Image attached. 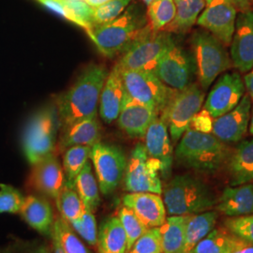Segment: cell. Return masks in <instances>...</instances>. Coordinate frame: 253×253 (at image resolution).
I'll use <instances>...</instances> for the list:
<instances>
[{
    "mask_svg": "<svg viewBox=\"0 0 253 253\" xmlns=\"http://www.w3.org/2000/svg\"><path fill=\"white\" fill-rule=\"evenodd\" d=\"M230 150L212 133L188 128L175 149L177 163L203 173H215L228 163Z\"/></svg>",
    "mask_w": 253,
    "mask_h": 253,
    "instance_id": "cell-3",
    "label": "cell"
},
{
    "mask_svg": "<svg viewBox=\"0 0 253 253\" xmlns=\"http://www.w3.org/2000/svg\"><path fill=\"white\" fill-rule=\"evenodd\" d=\"M158 117L160 114L155 109L133 100L127 95L118 116V126L129 137L143 138L148 126Z\"/></svg>",
    "mask_w": 253,
    "mask_h": 253,
    "instance_id": "cell-20",
    "label": "cell"
},
{
    "mask_svg": "<svg viewBox=\"0 0 253 253\" xmlns=\"http://www.w3.org/2000/svg\"><path fill=\"white\" fill-rule=\"evenodd\" d=\"M118 218L126 235L127 252L136 240L148 229L136 216L130 208L122 207L118 212Z\"/></svg>",
    "mask_w": 253,
    "mask_h": 253,
    "instance_id": "cell-37",
    "label": "cell"
},
{
    "mask_svg": "<svg viewBox=\"0 0 253 253\" xmlns=\"http://www.w3.org/2000/svg\"><path fill=\"white\" fill-rule=\"evenodd\" d=\"M65 8L73 16L76 26L84 28L86 32L92 28L93 8L84 0H60Z\"/></svg>",
    "mask_w": 253,
    "mask_h": 253,
    "instance_id": "cell-39",
    "label": "cell"
},
{
    "mask_svg": "<svg viewBox=\"0 0 253 253\" xmlns=\"http://www.w3.org/2000/svg\"><path fill=\"white\" fill-rule=\"evenodd\" d=\"M119 72L127 95L155 109L160 116L177 91L163 84L152 72L120 69Z\"/></svg>",
    "mask_w": 253,
    "mask_h": 253,
    "instance_id": "cell-9",
    "label": "cell"
},
{
    "mask_svg": "<svg viewBox=\"0 0 253 253\" xmlns=\"http://www.w3.org/2000/svg\"><path fill=\"white\" fill-rule=\"evenodd\" d=\"M228 171L232 187L253 181V140L237 146L228 160Z\"/></svg>",
    "mask_w": 253,
    "mask_h": 253,
    "instance_id": "cell-25",
    "label": "cell"
},
{
    "mask_svg": "<svg viewBox=\"0 0 253 253\" xmlns=\"http://www.w3.org/2000/svg\"><path fill=\"white\" fill-rule=\"evenodd\" d=\"M98 253H127L126 235L118 217L106 218L98 233Z\"/></svg>",
    "mask_w": 253,
    "mask_h": 253,
    "instance_id": "cell-26",
    "label": "cell"
},
{
    "mask_svg": "<svg viewBox=\"0 0 253 253\" xmlns=\"http://www.w3.org/2000/svg\"><path fill=\"white\" fill-rule=\"evenodd\" d=\"M204 101L205 91L197 84L176 91L160 116L168 127L172 143H177L190 127L191 119L201 110Z\"/></svg>",
    "mask_w": 253,
    "mask_h": 253,
    "instance_id": "cell-6",
    "label": "cell"
},
{
    "mask_svg": "<svg viewBox=\"0 0 253 253\" xmlns=\"http://www.w3.org/2000/svg\"><path fill=\"white\" fill-rule=\"evenodd\" d=\"M224 225L233 235L253 244V214L244 217H229Z\"/></svg>",
    "mask_w": 253,
    "mask_h": 253,
    "instance_id": "cell-42",
    "label": "cell"
},
{
    "mask_svg": "<svg viewBox=\"0 0 253 253\" xmlns=\"http://www.w3.org/2000/svg\"><path fill=\"white\" fill-rule=\"evenodd\" d=\"M100 128L97 115L76 120L63 126L60 146L67 149L74 145H86L92 147L100 142Z\"/></svg>",
    "mask_w": 253,
    "mask_h": 253,
    "instance_id": "cell-23",
    "label": "cell"
},
{
    "mask_svg": "<svg viewBox=\"0 0 253 253\" xmlns=\"http://www.w3.org/2000/svg\"><path fill=\"white\" fill-rule=\"evenodd\" d=\"M244 94V82L240 74L236 72L224 73L211 88L204 108L214 119L219 118L235 108Z\"/></svg>",
    "mask_w": 253,
    "mask_h": 253,
    "instance_id": "cell-13",
    "label": "cell"
},
{
    "mask_svg": "<svg viewBox=\"0 0 253 253\" xmlns=\"http://www.w3.org/2000/svg\"><path fill=\"white\" fill-rule=\"evenodd\" d=\"M231 253H253V244L242 240Z\"/></svg>",
    "mask_w": 253,
    "mask_h": 253,
    "instance_id": "cell-46",
    "label": "cell"
},
{
    "mask_svg": "<svg viewBox=\"0 0 253 253\" xmlns=\"http://www.w3.org/2000/svg\"><path fill=\"white\" fill-rule=\"evenodd\" d=\"M231 60L240 73L253 68V10L241 11L236 16L231 42Z\"/></svg>",
    "mask_w": 253,
    "mask_h": 253,
    "instance_id": "cell-14",
    "label": "cell"
},
{
    "mask_svg": "<svg viewBox=\"0 0 253 253\" xmlns=\"http://www.w3.org/2000/svg\"><path fill=\"white\" fill-rule=\"evenodd\" d=\"M90 159L101 193L111 194L124 178L127 163L125 154L118 146L99 142L91 147Z\"/></svg>",
    "mask_w": 253,
    "mask_h": 253,
    "instance_id": "cell-11",
    "label": "cell"
},
{
    "mask_svg": "<svg viewBox=\"0 0 253 253\" xmlns=\"http://www.w3.org/2000/svg\"><path fill=\"white\" fill-rule=\"evenodd\" d=\"M216 211H206L189 215L186 223L185 244L181 253H189L214 229L217 223Z\"/></svg>",
    "mask_w": 253,
    "mask_h": 253,
    "instance_id": "cell-27",
    "label": "cell"
},
{
    "mask_svg": "<svg viewBox=\"0 0 253 253\" xmlns=\"http://www.w3.org/2000/svg\"><path fill=\"white\" fill-rule=\"evenodd\" d=\"M123 204L130 208L147 228L162 226L166 219V208L160 194L129 192L123 197Z\"/></svg>",
    "mask_w": 253,
    "mask_h": 253,
    "instance_id": "cell-18",
    "label": "cell"
},
{
    "mask_svg": "<svg viewBox=\"0 0 253 253\" xmlns=\"http://www.w3.org/2000/svg\"><path fill=\"white\" fill-rule=\"evenodd\" d=\"M142 1L145 3L146 6H148V5H149V4H150V3H151L153 0H142Z\"/></svg>",
    "mask_w": 253,
    "mask_h": 253,
    "instance_id": "cell-52",
    "label": "cell"
},
{
    "mask_svg": "<svg viewBox=\"0 0 253 253\" xmlns=\"http://www.w3.org/2000/svg\"><path fill=\"white\" fill-rule=\"evenodd\" d=\"M176 13L172 22L163 31L169 33H185L196 23L201 11L205 8V0H173Z\"/></svg>",
    "mask_w": 253,
    "mask_h": 253,
    "instance_id": "cell-28",
    "label": "cell"
},
{
    "mask_svg": "<svg viewBox=\"0 0 253 253\" xmlns=\"http://www.w3.org/2000/svg\"><path fill=\"white\" fill-rule=\"evenodd\" d=\"M127 253H163L160 228H148L136 240Z\"/></svg>",
    "mask_w": 253,
    "mask_h": 253,
    "instance_id": "cell-40",
    "label": "cell"
},
{
    "mask_svg": "<svg viewBox=\"0 0 253 253\" xmlns=\"http://www.w3.org/2000/svg\"><path fill=\"white\" fill-rule=\"evenodd\" d=\"M74 190L80 196L85 208L94 212L100 205V188L92 172L89 162L85 163L74 181Z\"/></svg>",
    "mask_w": 253,
    "mask_h": 253,
    "instance_id": "cell-30",
    "label": "cell"
},
{
    "mask_svg": "<svg viewBox=\"0 0 253 253\" xmlns=\"http://www.w3.org/2000/svg\"><path fill=\"white\" fill-rule=\"evenodd\" d=\"M216 208L229 217H244L253 214V185L247 183L223 190Z\"/></svg>",
    "mask_w": 253,
    "mask_h": 253,
    "instance_id": "cell-22",
    "label": "cell"
},
{
    "mask_svg": "<svg viewBox=\"0 0 253 253\" xmlns=\"http://www.w3.org/2000/svg\"><path fill=\"white\" fill-rule=\"evenodd\" d=\"M249 126H250V132L252 135H253V107L252 109V113H251V119H250Z\"/></svg>",
    "mask_w": 253,
    "mask_h": 253,
    "instance_id": "cell-49",
    "label": "cell"
},
{
    "mask_svg": "<svg viewBox=\"0 0 253 253\" xmlns=\"http://www.w3.org/2000/svg\"><path fill=\"white\" fill-rule=\"evenodd\" d=\"M25 199L23 194L14 187L0 184V213H20Z\"/></svg>",
    "mask_w": 253,
    "mask_h": 253,
    "instance_id": "cell-41",
    "label": "cell"
},
{
    "mask_svg": "<svg viewBox=\"0 0 253 253\" xmlns=\"http://www.w3.org/2000/svg\"><path fill=\"white\" fill-rule=\"evenodd\" d=\"M176 13L173 0H153L147 6V20L154 32L163 31Z\"/></svg>",
    "mask_w": 253,
    "mask_h": 253,
    "instance_id": "cell-35",
    "label": "cell"
},
{
    "mask_svg": "<svg viewBox=\"0 0 253 253\" xmlns=\"http://www.w3.org/2000/svg\"><path fill=\"white\" fill-rule=\"evenodd\" d=\"M35 253H50V252H49L48 248H46V247H41V248H39V249L37 250Z\"/></svg>",
    "mask_w": 253,
    "mask_h": 253,
    "instance_id": "cell-50",
    "label": "cell"
},
{
    "mask_svg": "<svg viewBox=\"0 0 253 253\" xmlns=\"http://www.w3.org/2000/svg\"><path fill=\"white\" fill-rule=\"evenodd\" d=\"M167 31L154 32L150 26L135 42L126 50L117 64L120 70L153 73L159 59L172 42Z\"/></svg>",
    "mask_w": 253,
    "mask_h": 253,
    "instance_id": "cell-8",
    "label": "cell"
},
{
    "mask_svg": "<svg viewBox=\"0 0 253 253\" xmlns=\"http://www.w3.org/2000/svg\"><path fill=\"white\" fill-rule=\"evenodd\" d=\"M31 180L40 192L55 199L66 184L63 169L54 154L33 164Z\"/></svg>",
    "mask_w": 253,
    "mask_h": 253,
    "instance_id": "cell-19",
    "label": "cell"
},
{
    "mask_svg": "<svg viewBox=\"0 0 253 253\" xmlns=\"http://www.w3.org/2000/svg\"><path fill=\"white\" fill-rule=\"evenodd\" d=\"M207 5L217 4V3H226L235 7L239 12L250 10L253 4V0H205Z\"/></svg>",
    "mask_w": 253,
    "mask_h": 253,
    "instance_id": "cell-44",
    "label": "cell"
},
{
    "mask_svg": "<svg viewBox=\"0 0 253 253\" xmlns=\"http://www.w3.org/2000/svg\"><path fill=\"white\" fill-rule=\"evenodd\" d=\"M193 253L192 252H189V253Z\"/></svg>",
    "mask_w": 253,
    "mask_h": 253,
    "instance_id": "cell-53",
    "label": "cell"
},
{
    "mask_svg": "<svg viewBox=\"0 0 253 253\" xmlns=\"http://www.w3.org/2000/svg\"><path fill=\"white\" fill-rule=\"evenodd\" d=\"M132 0H111L92 11V28L110 23L119 17L129 6Z\"/></svg>",
    "mask_w": 253,
    "mask_h": 253,
    "instance_id": "cell-36",
    "label": "cell"
},
{
    "mask_svg": "<svg viewBox=\"0 0 253 253\" xmlns=\"http://www.w3.org/2000/svg\"><path fill=\"white\" fill-rule=\"evenodd\" d=\"M127 98L118 66L108 73L100 93L99 109L101 119L110 124L117 120Z\"/></svg>",
    "mask_w": 253,
    "mask_h": 253,
    "instance_id": "cell-21",
    "label": "cell"
},
{
    "mask_svg": "<svg viewBox=\"0 0 253 253\" xmlns=\"http://www.w3.org/2000/svg\"><path fill=\"white\" fill-rule=\"evenodd\" d=\"M24 220L41 234L52 233L54 225V212L46 200L37 196H27L20 210Z\"/></svg>",
    "mask_w": 253,
    "mask_h": 253,
    "instance_id": "cell-24",
    "label": "cell"
},
{
    "mask_svg": "<svg viewBox=\"0 0 253 253\" xmlns=\"http://www.w3.org/2000/svg\"><path fill=\"white\" fill-rule=\"evenodd\" d=\"M56 120L52 108L40 110L28 120L23 134V149L30 164L54 154Z\"/></svg>",
    "mask_w": 253,
    "mask_h": 253,
    "instance_id": "cell-7",
    "label": "cell"
},
{
    "mask_svg": "<svg viewBox=\"0 0 253 253\" xmlns=\"http://www.w3.org/2000/svg\"><path fill=\"white\" fill-rule=\"evenodd\" d=\"M52 238H53V250H54V253H64L62 249L60 248V246L57 243V241L54 239V237H52Z\"/></svg>",
    "mask_w": 253,
    "mask_h": 253,
    "instance_id": "cell-48",
    "label": "cell"
},
{
    "mask_svg": "<svg viewBox=\"0 0 253 253\" xmlns=\"http://www.w3.org/2000/svg\"><path fill=\"white\" fill-rule=\"evenodd\" d=\"M163 202L170 216H189L216 207L213 190L203 180L190 174L173 177L164 188Z\"/></svg>",
    "mask_w": 253,
    "mask_h": 253,
    "instance_id": "cell-4",
    "label": "cell"
},
{
    "mask_svg": "<svg viewBox=\"0 0 253 253\" xmlns=\"http://www.w3.org/2000/svg\"><path fill=\"white\" fill-rule=\"evenodd\" d=\"M55 201L61 217L70 224L80 219L85 209V206L76 190L66 185Z\"/></svg>",
    "mask_w": 253,
    "mask_h": 253,
    "instance_id": "cell-34",
    "label": "cell"
},
{
    "mask_svg": "<svg viewBox=\"0 0 253 253\" xmlns=\"http://www.w3.org/2000/svg\"><path fill=\"white\" fill-rule=\"evenodd\" d=\"M86 4H88L92 8H95V7H98L100 5H102L104 3H107L111 0H84Z\"/></svg>",
    "mask_w": 253,
    "mask_h": 253,
    "instance_id": "cell-47",
    "label": "cell"
},
{
    "mask_svg": "<svg viewBox=\"0 0 253 253\" xmlns=\"http://www.w3.org/2000/svg\"><path fill=\"white\" fill-rule=\"evenodd\" d=\"M147 154L161 165V174L167 178L172 171L173 161L172 140L168 127L160 117L154 119L145 135Z\"/></svg>",
    "mask_w": 253,
    "mask_h": 253,
    "instance_id": "cell-17",
    "label": "cell"
},
{
    "mask_svg": "<svg viewBox=\"0 0 253 253\" xmlns=\"http://www.w3.org/2000/svg\"><path fill=\"white\" fill-rule=\"evenodd\" d=\"M244 84L248 95L251 98L252 102H253V68L245 75Z\"/></svg>",
    "mask_w": 253,
    "mask_h": 253,
    "instance_id": "cell-45",
    "label": "cell"
},
{
    "mask_svg": "<svg viewBox=\"0 0 253 253\" xmlns=\"http://www.w3.org/2000/svg\"><path fill=\"white\" fill-rule=\"evenodd\" d=\"M213 118L208 110L204 108L192 118L190 121V127L196 131L203 133H212L213 130Z\"/></svg>",
    "mask_w": 253,
    "mask_h": 253,
    "instance_id": "cell-43",
    "label": "cell"
},
{
    "mask_svg": "<svg viewBox=\"0 0 253 253\" xmlns=\"http://www.w3.org/2000/svg\"><path fill=\"white\" fill-rule=\"evenodd\" d=\"M90 146L74 145L66 149L63 166L66 186L74 189V181L90 158Z\"/></svg>",
    "mask_w": 253,
    "mask_h": 253,
    "instance_id": "cell-32",
    "label": "cell"
},
{
    "mask_svg": "<svg viewBox=\"0 0 253 253\" xmlns=\"http://www.w3.org/2000/svg\"><path fill=\"white\" fill-rule=\"evenodd\" d=\"M240 238L227 229H213L190 252L193 253H223L235 247Z\"/></svg>",
    "mask_w": 253,
    "mask_h": 253,
    "instance_id": "cell-31",
    "label": "cell"
},
{
    "mask_svg": "<svg viewBox=\"0 0 253 253\" xmlns=\"http://www.w3.org/2000/svg\"><path fill=\"white\" fill-rule=\"evenodd\" d=\"M108 73L103 66L90 65L59 97L57 111L62 126L81 118L97 115L100 93Z\"/></svg>",
    "mask_w": 253,
    "mask_h": 253,
    "instance_id": "cell-1",
    "label": "cell"
},
{
    "mask_svg": "<svg viewBox=\"0 0 253 253\" xmlns=\"http://www.w3.org/2000/svg\"><path fill=\"white\" fill-rule=\"evenodd\" d=\"M149 27L143 7L134 3L114 21L91 28L87 35L100 54L114 57L123 54Z\"/></svg>",
    "mask_w": 253,
    "mask_h": 253,
    "instance_id": "cell-2",
    "label": "cell"
},
{
    "mask_svg": "<svg viewBox=\"0 0 253 253\" xmlns=\"http://www.w3.org/2000/svg\"><path fill=\"white\" fill-rule=\"evenodd\" d=\"M192 59L173 40L159 59L153 73L167 86L182 90L191 84Z\"/></svg>",
    "mask_w": 253,
    "mask_h": 253,
    "instance_id": "cell-12",
    "label": "cell"
},
{
    "mask_svg": "<svg viewBox=\"0 0 253 253\" xmlns=\"http://www.w3.org/2000/svg\"><path fill=\"white\" fill-rule=\"evenodd\" d=\"M52 237L57 241L64 253H90L78 238L73 227L62 217L54 220Z\"/></svg>",
    "mask_w": 253,
    "mask_h": 253,
    "instance_id": "cell-33",
    "label": "cell"
},
{
    "mask_svg": "<svg viewBox=\"0 0 253 253\" xmlns=\"http://www.w3.org/2000/svg\"><path fill=\"white\" fill-rule=\"evenodd\" d=\"M188 216L166 217L160 228L163 253H180L185 244V232Z\"/></svg>",
    "mask_w": 253,
    "mask_h": 253,
    "instance_id": "cell-29",
    "label": "cell"
},
{
    "mask_svg": "<svg viewBox=\"0 0 253 253\" xmlns=\"http://www.w3.org/2000/svg\"><path fill=\"white\" fill-rule=\"evenodd\" d=\"M237 10L232 5L217 3L208 5L197 19L199 27L216 37L223 45H231L235 32Z\"/></svg>",
    "mask_w": 253,
    "mask_h": 253,
    "instance_id": "cell-15",
    "label": "cell"
},
{
    "mask_svg": "<svg viewBox=\"0 0 253 253\" xmlns=\"http://www.w3.org/2000/svg\"><path fill=\"white\" fill-rule=\"evenodd\" d=\"M71 226L73 230L84 238V241L90 246H97L98 242V226L96 217L94 216L93 212L88 208H85L81 218L77 221L71 223Z\"/></svg>",
    "mask_w": 253,
    "mask_h": 253,
    "instance_id": "cell-38",
    "label": "cell"
},
{
    "mask_svg": "<svg viewBox=\"0 0 253 253\" xmlns=\"http://www.w3.org/2000/svg\"><path fill=\"white\" fill-rule=\"evenodd\" d=\"M252 100L244 95L235 108L225 115L215 118L212 134L223 143H236L245 135L250 124Z\"/></svg>",
    "mask_w": 253,
    "mask_h": 253,
    "instance_id": "cell-16",
    "label": "cell"
},
{
    "mask_svg": "<svg viewBox=\"0 0 253 253\" xmlns=\"http://www.w3.org/2000/svg\"><path fill=\"white\" fill-rule=\"evenodd\" d=\"M241 241H242V239H241V238H240V241H239V242H238V243H237V244L235 245V247H233V248H231V249H229V250H228V251H226V252H225V253H232V252H233V251H234V250H235V248H236V247H237V246H238V245L240 244V243H241Z\"/></svg>",
    "mask_w": 253,
    "mask_h": 253,
    "instance_id": "cell-51",
    "label": "cell"
},
{
    "mask_svg": "<svg viewBox=\"0 0 253 253\" xmlns=\"http://www.w3.org/2000/svg\"><path fill=\"white\" fill-rule=\"evenodd\" d=\"M161 165L149 157L144 144H137L130 153L124 175L125 189L128 192L163 193L160 177Z\"/></svg>",
    "mask_w": 253,
    "mask_h": 253,
    "instance_id": "cell-10",
    "label": "cell"
},
{
    "mask_svg": "<svg viewBox=\"0 0 253 253\" xmlns=\"http://www.w3.org/2000/svg\"><path fill=\"white\" fill-rule=\"evenodd\" d=\"M196 70L200 86L208 89L221 74L232 67L224 45L207 30H197L192 36Z\"/></svg>",
    "mask_w": 253,
    "mask_h": 253,
    "instance_id": "cell-5",
    "label": "cell"
}]
</instances>
